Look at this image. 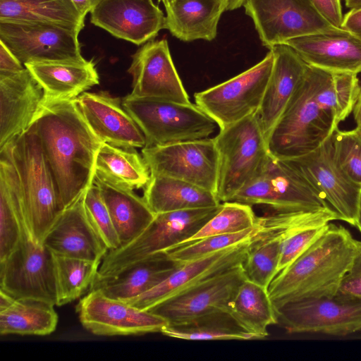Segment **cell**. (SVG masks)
Segmentation results:
<instances>
[{"label": "cell", "instance_id": "6da1fadb", "mask_svg": "<svg viewBox=\"0 0 361 361\" xmlns=\"http://www.w3.org/2000/svg\"><path fill=\"white\" fill-rule=\"evenodd\" d=\"M350 85L324 69L309 66L305 77L271 131L267 147L277 159L300 157L319 147L353 112Z\"/></svg>", "mask_w": 361, "mask_h": 361}, {"label": "cell", "instance_id": "7a4b0ae2", "mask_svg": "<svg viewBox=\"0 0 361 361\" xmlns=\"http://www.w3.org/2000/svg\"><path fill=\"white\" fill-rule=\"evenodd\" d=\"M54 176L61 211L93 183L104 143L92 131L74 99L44 100L32 124Z\"/></svg>", "mask_w": 361, "mask_h": 361}, {"label": "cell", "instance_id": "3957f363", "mask_svg": "<svg viewBox=\"0 0 361 361\" xmlns=\"http://www.w3.org/2000/svg\"><path fill=\"white\" fill-rule=\"evenodd\" d=\"M357 240L345 227L325 230L268 288L275 310L295 301L334 296L354 257Z\"/></svg>", "mask_w": 361, "mask_h": 361}, {"label": "cell", "instance_id": "277c9868", "mask_svg": "<svg viewBox=\"0 0 361 361\" xmlns=\"http://www.w3.org/2000/svg\"><path fill=\"white\" fill-rule=\"evenodd\" d=\"M5 147L17 172L27 234L34 242L43 245L61 211L56 185L40 140L31 126Z\"/></svg>", "mask_w": 361, "mask_h": 361}, {"label": "cell", "instance_id": "5b68a950", "mask_svg": "<svg viewBox=\"0 0 361 361\" xmlns=\"http://www.w3.org/2000/svg\"><path fill=\"white\" fill-rule=\"evenodd\" d=\"M213 139L219 156L216 195L229 202L264 170L271 155L255 114L219 129Z\"/></svg>", "mask_w": 361, "mask_h": 361}, {"label": "cell", "instance_id": "8992f818", "mask_svg": "<svg viewBox=\"0 0 361 361\" xmlns=\"http://www.w3.org/2000/svg\"><path fill=\"white\" fill-rule=\"evenodd\" d=\"M221 205L156 214L137 238L108 250L95 279L114 276L138 261L183 243L216 214Z\"/></svg>", "mask_w": 361, "mask_h": 361}, {"label": "cell", "instance_id": "52a82bcc", "mask_svg": "<svg viewBox=\"0 0 361 361\" xmlns=\"http://www.w3.org/2000/svg\"><path fill=\"white\" fill-rule=\"evenodd\" d=\"M122 104L143 133L145 147L208 138L218 126L192 103L128 94Z\"/></svg>", "mask_w": 361, "mask_h": 361}, {"label": "cell", "instance_id": "ba28073f", "mask_svg": "<svg viewBox=\"0 0 361 361\" xmlns=\"http://www.w3.org/2000/svg\"><path fill=\"white\" fill-rule=\"evenodd\" d=\"M273 66L269 51L259 63L219 85L194 95L195 104L223 129L258 110Z\"/></svg>", "mask_w": 361, "mask_h": 361}, {"label": "cell", "instance_id": "9c48e42d", "mask_svg": "<svg viewBox=\"0 0 361 361\" xmlns=\"http://www.w3.org/2000/svg\"><path fill=\"white\" fill-rule=\"evenodd\" d=\"M302 177L338 214L339 220L355 226L361 186L354 183L338 164L331 135L316 149L304 155L280 159Z\"/></svg>", "mask_w": 361, "mask_h": 361}, {"label": "cell", "instance_id": "30bf717a", "mask_svg": "<svg viewBox=\"0 0 361 361\" xmlns=\"http://www.w3.org/2000/svg\"><path fill=\"white\" fill-rule=\"evenodd\" d=\"M0 288L16 300H36L58 306L54 254L23 236L11 255L0 262Z\"/></svg>", "mask_w": 361, "mask_h": 361}, {"label": "cell", "instance_id": "8fae6325", "mask_svg": "<svg viewBox=\"0 0 361 361\" xmlns=\"http://www.w3.org/2000/svg\"><path fill=\"white\" fill-rule=\"evenodd\" d=\"M243 6L269 50L296 37L337 29L319 14L311 0H246Z\"/></svg>", "mask_w": 361, "mask_h": 361}, {"label": "cell", "instance_id": "7c38bea8", "mask_svg": "<svg viewBox=\"0 0 361 361\" xmlns=\"http://www.w3.org/2000/svg\"><path fill=\"white\" fill-rule=\"evenodd\" d=\"M79 33L54 24L0 20V42L24 66L33 62L84 60Z\"/></svg>", "mask_w": 361, "mask_h": 361}, {"label": "cell", "instance_id": "4fadbf2b", "mask_svg": "<svg viewBox=\"0 0 361 361\" xmlns=\"http://www.w3.org/2000/svg\"><path fill=\"white\" fill-rule=\"evenodd\" d=\"M142 156L152 176H164L216 194L219 156L213 138L145 147Z\"/></svg>", "mask_w": 361, "mask_h": 361}, {"label": "cell", "instance_id": "5bb4252c", "mask_svg": "<svg viewBox=\"0 0 361 361\" xmlns=\"http://www.w3.org/2000/svg\"><path fill=\"white\" fill-rule=\"evenodd\" d=\"M275 310L277 324L291 334L345 336L361 331V299L335 295L286 303Z\"/></svg>", "mask_w": 361, "mask_h": 361}, {"label": "cell", "instance_id": "9a60e30c", "mask_svg": "<svg viewBox=\"0 0 361 361\" xmlns=\"http://www.w3.org/2000/svg\"><path fill=\"white\" fill-rule=\"evenodd\" d=\"M75 310L82 326L97 336L161 333L169 324L161 317L123 300L111 298L99 289L88 290Z\"/></svg>", "mask_w": 361, "mask_h": 361}, {"label": "cell", "instance_id": "2e32d148", "mask_svg": "<svg viewBox=\"0 0 361 361\" xmlns=\"http://www.w3.org/2000/svg\"><path fill=\"white\" fill-rule=\"evenodd\" d=\"M245 280L242 265L239 264L147 310L161 317L169 324H181L206 314L227 312L230 302Z\"/></svg>", "mask_w": 361, "mask_h": 361}, {"label": "cell", "instance_id": "e0dca14e", "mask_svg": "<svg viewBox=\"0 0 361 361\" xmlns=\"http://www.w3.org/2000/svg\"><path fill=\"white\" fill-rule=\"evenodd\" d=\"M128 72L133 78L132 92L129 94L133 97L192 103L165 39L152 40L141 46L132 55Z\"/></svg>", "mask_w": 361, "mask_h": 361}, {"label": "cell", "instance_id": "ac0fdd59", "mask_svg": "<svg viewBox=\"0 0 361 361\" xmlns=\"http://www.w3.org/2000/svg\"><path fill=\"white\" fill-rule=\"evenodd\" d=\"M165 20L153 0H100L90 11L93 25L137 45L154 40Z\"/></svg>", "mask_w": 361, "mask_h": 361}, {"label": "cell", "instance_id": "d6986e66", "mask_svg": "<svg viewBox=\"0 0 361 361\" xmlns=\"http://www.w3.org/2000/svg\"><path fill=\"white\" fill-rule=\"evenodd\" d=\"M255 237L185 263L157 286L125 302L139 309L148 310L169 298L241 264Z\"/></svg>", "mask_w": 361, "mask_h": 361}, {"label": "cell", "instance_id": "ffe728a7", "mask_svg": "<svg viewBox=\"0 0 361 361\" xmlns=\"http://www.w3.org/2000/svg\"><path fill=\"white\" fill-rule=\"evenodd\" d=\"M44 99L42 87L27 68L0 73V149L30 128Z\"/></svg>", "mask_w": 361, "mask_h": 361}, {"label": "cell", "instance_id": "44dd1931", "mask_svg": "<svg viewBox=\"0 0 361 361\" xmlns=\"http://www.w3.org/2000/svg\"><path fill=\"white\" fill-rule=\"evenodd\" d=\"M84 195L59 213L43 245L56 255L102 262L109 250L88 216Z\"/></svg>", "mask_w": 361, "mask_h": 361}, {"label": "cell", "instance_id": "7402d4cb", "mask_svg": "<svg viewBox=\"0 0 361 361\" xmlns=\"http://www.w3.org/2000/svg\"><path fill=\"white\" fill-rule=\"evenodd\" d=\"M74 101L90 128L102 142L125 148L145 146L143 133L119 98L104 92H85Z\"/></svg>", "mask_w": 361, "mask_h": 361}, {"label": "cell", "instance_id": "603a6c76", "mask_svg": "<svg viewBox=\"0 0 361 361\" xmlns=\"http://www.w3.org/2000/svg\"><path fill=\"white\" fill-rule=\"evenodd\" d=\"M270 51L273 54L272 69L261 104L255 113L267 140L303 80L308 66L286 44H277Z\"/></svg>", "mask_w": 361, "mask_h": 361}, {"label": "cell", "instance_id": "cb8c5ba5", "mask_svg": "<svg viewBox=\"0 0 361 361\" xmlns=\"http://www.w3.org/2000/svg\"><path fill=\"white\" fill-rule=\"evenodd\" d=\"M285 44L309 66L331 72L361 73V41L343 29L296 37Z\"/></svg>", "mask_w": 361, "mask_h": 361}, {"label": "cell", "instance_id": "d4e9b609", "mask_svg": "<svg viewBox=\"0 0 361 361\" xmlns=\"http://www.w3.org/2000/svg\"><path fill=\"white\" fill-rule=\"evenodd\" d=\"M262 204L274 212L332 209L302 177L272 156L264 169Z\"/></svg>", "mask_w": 361, "mask_h": 361}, {"label": "cell", "instance_id": "484cf974", "mask_svg": "<svg viewBox=\"0 0 361 361\" xmlns=\"http://www.w3.org/2000/svg\"><path fill=\"white\" fill-rule=\"evenodd\" d=\"M180 266L164 252L156 253L114 276L94 279L89 290L99 289L111 298L126 301L157 286Z\"/></svg>", "mask_w": 361, "mask_h": 361}, {"label": "cell", "instance_id": "4316f807", "mask_svg": "<svg viewBox=\"0 0 361 361\" xmlns=\"http://www.w3.org/2000/svg\"><path fill=\"white\" fill-rule=\"evenodd\" d=\"M25 66L42 87L44 100L74 99L99 82L92 60L33 62Z\"/></svg>", "mask_w": 361, "mask_h": 361}, {"label": "cell", "instance_id": "83f0119b", "mask_svg": "<svg viewBox=\"0 0 361 361\" xmlns=\"http://www.w3.org/2000/svg\"><path fill=\"white\" fill-rule=\"evenodd\" d=\"M165 9V29L183 42L214 40L226 11L224 0H174Z\"/></svg>", "mask_w": 361, "mask_h": 361}, {"label": "cell", "instance_id": "f1b7e54d", "mask_svg": "<svg viewBox=\"0 0 361 361\" xmlns=\"http://www.w3.org/2000/svg\"><path fill=\"white\" fill-rule=\"evenodd\" d=\"M93 183L101 192L121 245L137 238L154 219L155 214L133 190L111 183L95 173Z\"/></svg>", "mask_w": 361, "mask_h": 361}, {"label": "cell", "instance_id": "f546056e", "mask_svg": "<svg viewBox=\"0 0 361 361\" xmlns=\"http://www.w3.org/2000/svg\"><path fill=\"white\" fill-rule=\"evenodd\" d=\"M23 236L30 238L24 223L19 180L4 147L0 149V262L11 255Z\"/></svg>", "mask_w": 361, "mask_h": 361}, {"label": "cell", "instance_id": "4dcf8cb0", "mask_svg": "<svg viewBox=\"0 0 361 361\" xmlns=\"http://www.w3.org/2000/svg\"><path fill=\"white\" fill-rule=\"evenodd\" d=\"M142 197L155 214L216 207L222 203L212 191L164 176L150 175Z\"/></svg>", "mask_w": 361, "mask_h": 361}, {"label": "cell", "instance_id": "1f68e13d", "mask_svg": "<svg viewBox=\"0 0 361 361\" xmlns=\"http://www.w3.org/2000/svg\"><path fill=\"white\" fill-rule=\"evenodd\" d=\"M227 312L254 339L267 336L268 327L277 324L268 289L247 279L238 288Z\"/></svg>", "mask_w": 361, "mask_h": 361}, {"label": "cell", "instance_id": "d6a6232c", "mask_svg": "<svg viewBox=\"0 0 361 361\" xmlns=\"http://www.w3.org/2000/svg\"><path fill=\"white\" fill-rule=\"evenodd\" d=\"M0 20L54 24L79 32L85 25L71 0H0Z\"/></svg>", "mask_w": 361, "mask_h": 361}, {"label": "cell", "instance_id": "836d02e7", "mask_svg": "<svg viewBox=\"0 0 361 361\" xmlns=\"http://www.w3.org/2000/svg\"><path fill=\"white\" fill-rule=\"evenodd\" d=\"M135 149L103 143L97 154L95 173L132 190L144 188L150 179V171Z\"/></svg>", "mask_w": 361, "mask_h": 361}, {"label": "cell", "instance_id": "e575fe53", "mask_svg": "<svg viewBox=\"0 0 361 361\" xmlns=\"http://www.w3.org/2000/svg\"><path fill=\"white\" fill-rule=\"evenodd\" d=\"M57 324L54 305L39 300H16L0 312L1 336H47L56 330Z\"/></svg>", "mask_w": 361, "mask_h": 361}, {"label": "cell", "instance_id": "d590c367", "mask_svg": "<svg viewBox=\"0 0 361 361\" xmlns=\"http://www.w3.org/2000/svg\"><path fill=\"white\" fill-rule=\"evenodd\" d=\"M161 334L188 341L252 340L227 312L206 314L177 324H168Z\"/></svg>", "mask_w": 361, "mask_h": 361}, {"label": "cell", "instance_id": "8d00e7d4", "mask_svg": "<svg viewBox=\"0 0 361 361\" xmlns=\"http://www.w3.org/2000/svg\"><path fill=\"white\" fill-rule=\"evenodd\" d=\"M54 261L59 293L58 306L80 298L97 276L101 262L56 255Z\"/></svg>", "mask_w": 361, "mask_h": 361}, {"label": "cell", "instance_id": "74e56055", "mask_svg": "<svg viewBox=\"0 0 361 361\" xmlns=\"http://www.w3.org/2000/svg\"><path fill=\"white\" fill-rule=\"evenodd\" d=\"M262 228V224L258 217L256 225L248 229L238 233L207 236L176 246L164 252L171 259L183 265L252 238Z\"/></svg>", "mask_w": 361, "mask_h": 361}, {"label": "cell", "instance_id": "f35d334b", "mask_svg": "<svg viewBox=\"0 0 361 361\" xmlns=\"http://www.w3.org/2000/svg\"><path fill=\"white\" fill-rule=\"evenodd\" d=\"M257 218L249 204L231 201L222 202L219 211L193 236L180 245L207 236L243 231L255 226Z\"/></svg>", "mask_w": 361, "mask_h": 361}, {"label": "cell", "instance_id": "ab89813d", "mask_svg": "<svg viewBox=\"0 0 361 361\" xmlns=\"http://www.w3.org/2000/svg\"><path fill=\"white\" fill-rule=\"evenodd\" d=\"M331 138L338 164L354 183L361 186V129L337 128Z\"/></svg>", "mask_w": 361, "mask_h": 361}, {"label": "cell", "instance_id": "60d3db41", "mask_svg": "<svg viewBox=\"0 0 361 361\" xmlns=\"http://www.w3.org/2000/svg\"><path fill=\"white\" fill-rule=\"evenodd\" d=\"M84 203L88 216L109 250L121 243L99 188L93 183L85 191Z\"/></svg>", "mask_w": 361, "mask_h": 361}, {"label": "cell", "instance_id": "b9f144b4", "mask_svg": "<svg viewBox=\"0 0 361 361\" xmlns=\"http://www.w3.org/2000/svg\"><path fill=\"white\" fill-rule=\"evenodd\" d=\"M336 295L348 299H361V240L357 241L352 263L343 277Z\"/></svg>", "mask_w": 361, "mask_h": 361}, {"label": "cell", "instance_id": "7bdbcfd3", "mask_svg": "<svg viewBox=\"0 0 361 361\" xmlns=\"http://www.w3.org/2000/svg\"><path fill=\"white\" fill-rule=\"evenodd\" d=\"M319 14L334 27L342 29L343 14L341 0H311Z\"/></svg>", "mask_w": 361, "mask_h": 361}, {"label": "cell", "instance_id": "ee69618b", "mask_svg": "<svg viewBox=\"0 0 361 361\" xmlns=\"http://www.w3.org/2000/svg\"><path fill=\"white\" fill-rule=\"evenodd\" d=\"M13 54L0 42V73H10L25 68Z\"/></svg>", "mask_w": 361, "mask_h": 361}, {"label": "cell", "instance_id": "f6af8a7d", "mask_svg": "<svg viewBox=\"0 0 361 361\" xmlns=\"http://www.w3.org/2000/svg\"><path fill=\"white\" fill-rule=\"evenodd\" d=\"M341 27L361 41V6L350 8L343 16Z\"/></svg>", "mask_w": 361, "mask_h": 361}, {"label": "cell", "instance_id": "bcb514c9", "mask_svg": "<svg viewBox=\"0 0 361 361\" xmlns=\"http://www.w3.org/2000/svg\"><path fill=\"white\" fill-rule=\"evenodd\" d=\"M80 16L85 18L86 15L99 3L100 0H71Z\"/></svg>", "mask_w": 361, "mask_h": 361}, {"label": "cell", "instance_id": "7dc6e473", "mask_svg": "<svg viewBox=\"0 0 361 361\" xmlns=\"http://www.w3.org/2000/svg\"><path fill=\"white\" fill-rule=\"evenodd\" d=\"M353 113L356 128H361V85Z\"/></svg>", "mask_w": 361, "mask_h": 361}, {"label": "cell", "instance_id": "c3c4849f", "mask_svg": "<svg viewBox=\"0 0 361 361\" xmlns=\"http://www.w3.org/2000/svg\"><path fill=\"white\" fill-rule=\"evenodd\" d=\"M15 300L12 296L0 290V312L9 307Z\"/></svg>", "mask_w": 361, "mask_h": 361}, {"label": "cell", "instance_id": "681fc988", "mask_svg": "<svg viewBox=\"0 0 361 361\" xmlns=\"http://www.w3.org/2000/svg\"><path fill=\"white\" fill-rule=\"evenodd\" d=\"M246 0H224L226 11H231L243 6Z\"/></svg>", "mask_w": 361, "mask_h": 361}, {"label": "cell", "instance_id": "f907efd6", "mask_svg": "<svg viewBox=\"0 0 361 361\" xmlns=\"http://www.w3.org/2000/svg\"><path fill=\"white\" fill-rule=\"evenodd\" d=\"M345 6L350 8L361 6V0H345Z\"/></svg>", "mask_w": 361, "mask_h": 361}, {"label": "cell", "instance_id": "816d5d0a", "mask_svg": "<svg viewBox=\"0 0 361 361\" xmlns=\"http://www.w3.org/2000/svg\"><path fill=\"white\" fill-rule=\"evenodd\" d=\"M355 226H356L361 233V197H360L359 209H358L357 216Z\"/></svg>", "mask_w": 361, "mask_h": 361}, {"label": "cell", "instance_id": "f5cc1de1", "mask_svg": "<svg viewBox=\"0 0 361 361\" xmlns=\"http://www.w3.org/2000/svg\"><path fill=\"white\" fill-rule=\"evenodd\" d=\"M159 1L162 2L163 4L164 5V6H166L167 5H169L170 3H171L174 0H159Z\"/></svg>", "mask_w": 361, "mask_h": 361}, {"label": "cell", "instance_id": "db71d44e", "mask_svg": "<svg viewBox=\"0 0 361 361\" xmlns=\"http://www.w3.org/2000/svg\"><path fill=\"white\" fill-rule=\"evenodd\" d=\"M360 129H361V128H360Z\"/></svg>", "mask_w": 361, "mask_h": 361}]
</instances>
